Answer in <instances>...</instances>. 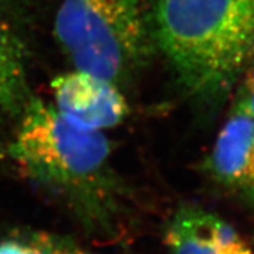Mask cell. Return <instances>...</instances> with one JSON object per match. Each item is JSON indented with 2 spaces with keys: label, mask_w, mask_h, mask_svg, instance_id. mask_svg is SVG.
Instances as JSON below:
<instances>
[{
  "label": "cell",
  "mask_w": 254,
  "mask_h": 254,
  "mask_svg": "<svg viewBox=\"0 0 254 254\" xmlns=\"http://www.w3.org/2000/svg\"><path fill=\"white\" fill-rule=\"evenodd\" d=\"M154 35L183 87L202 100L227 95L254 48V0H157Z\"/></svg>",
  "instance_id": "6da1fadb"
},
{
  "label": "cell",
  "mask_w": 254,
  "mask_h": 254,
  "mask_svg": "<svg viewBox=\"0 0 254 254\" xmlns=\"http://www.w3.org/2000/svg\"><path fill=\"white\" fill-rule=\"evenodd\" d=\"M10 157L34 181L103 214L111 187V144L101 131L70 124L52 104L33 99L9 147Z\"/></svg>",
  "instance_id": "7a4b0ae2"
},
{
  "label": "cell",
  "mask_w": 254,
  "mask_h": 254,
  "mask_svg": "<svg viewBox=\"0 0 254 254\" xmlns=\"http://www.w3.org/2000/svg\"><path fill=\"white\" fill-rule=\"evenodd\" d=\"M55 34L74 69L116 84L147 55L139 0H61Z\"/></svg>",
  "instance_id": "3957f363"
},
{
  "label": "cell",
  "mask_w": 254,
  "mask_h": 254,
  "mask_svg": "<svg viewBox=\"0 0 254 254\" xmlns=\"http://www.w3.org/2000/svg\"><path fill=\"white\" fill-rule=\"evenodd\" d=\"M54 105L70 124L104 132L124 122L128 114L125 96L114 82L74 69L51 83Z\"/></svg>",
  "instance_id": "277c9868"
},
{
  "label": "cell",
  "mask_w": 254,
  "mask_h": 254,
  "mask_svg": "<svg viewBox=\"0 0 254 254\" xmlns=\"http://www.w3.org/2000/svg\"><path fill=\"white\" fill-rule=\"evenodd\" d=\"M210 175L254 204V117L236 107L219 131L207 157Z\"/></svg>",
  "instance_id": "5b68a950"
},
{
  "label": "cell",
  "mask_w": 254,
  "mask_h": 254,
  "mask_svg": "<svg viewBox=\"0 0 254 254\" xmlns=\"http://www.w3.org/2000/svg\"><path fill=\"white\" fill-rule=\"evenodd\" d=\"M169 254H253L247 241L223 218L197 206H182L165 231Z\"/></svg>",
  "instance_id": "8992f818"
},
{
  "label": "cell",
  "mask_w": 254,
  "mask_h": 254,
  "mask_svg": "<svg viewBox=\"0 0 254 254\" xmlns=\"http://www.w3.org/2000/svg\"><path fill=\"white\" fill-rule=\"evenodd\" d=\"M25 73L20 55L0 22V113L10 111L22 100Z\"/></svg>",
  "instance_id": "52a82bcc"
},
{
  "label": "cell",
  "mask_w": 254,
  "mask_h": 254,
  "mask_svg": "<svg viewBox=\"0 0 254 254\" xmlns=\"http://www.w3.org/2000/svg\"><path fill=\"white\" fill-rule=\"evenodd\" d=\"M0 254H95L79 244L47 232H26L0 241Z\"/></svg>",
  "instance_id": "ba28073f"
},
{
  "label": "cell",
  "mask_w": 254,
  "mask_h": 254,
  "mask_svg": "<svg viewBox=\"0 0 254 254\" xmlns=\"http://www.w3.org/2000/svg\"><path fill=\"white\" fill-rule=\"evenodd\" d=\"M235 105L254 117V83L243 82V86L239 90L238 100Z\"/></svg>",
  "instance_id": "9c48e42d"
},
{
  "label": "cell",
  "mask_w": 254,
  "mask_h": 254,
  "mask_svg": "<svg viewBox=\"0 0 254 254\" xmlns=\"http://www.w3.org/2000/svg\"><path fill=\"white\" fill-rule=\"evenodd\" d=\"M243 82L254 83V48L251 55V59H249V63L247 65V69L244 71V79H243Z\"/></svg>",
  "instance_id": "30bf717a"
}]
</instances>
